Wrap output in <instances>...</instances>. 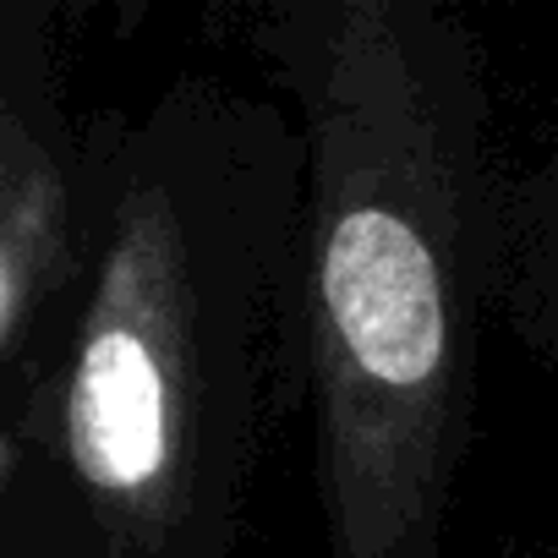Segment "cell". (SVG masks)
<instances>
[{
	"label": "cell",
	"mask_w": 558,
	"mask_h": 558,
	"mask_svg": "<svg viewBox=\"0 0 558 558\" xmlns=\"http://www.w3.org/2000/svg\"><path fill=\"white\" fill-rule=\"evenodd\" d=\"M252 56L302 132L279 351L329 558H444L514 192L482 45L438 0H279Z\"/></svg>",
	"instance_id": "obj_1"
},
{
	"label": "cell",
	"mask_w": 558,
	"mask_h": 558,
	"mask_svg": "<svg viewBox=\"0 0 558 558\" xmlns=\"http://www.w3.org/2000/svg\"><path fill=\"white\" fill-rule=\"evenodd\" d=\"M296 208L286 99L186 72L126 116L66 345L0 422V558H230Z\"/></svg>",
	"instance_id": "obj_2"
},
{
	"label": "cell",
	"mask_w": 558,
	"mask_h": 558,
	"mask_svg": "<svg viewBox=\"0 0 558 558\" xmlns=\"http://www.w3.org/2000/svg\"><path fill=\"white\" fill-rule=\"evenodd\" d=\"M126 116L77 121L66 105L56 12L0 7V422L45 389L105 219Z\"/></svg>",
	"instance_id": "obj_3"
},
{
	"label": "cell",
	"mask_w": 558,
	"mask_h": 558,
	"mask_svg": "<svg viewBox=\"0 0 558 558\" xmlns=\"http://www.w3.org/2000/svg\"><path fill=\"white\" fill-rule=\"evenodd\" d=\"M504 318L558 384V132L509 192Z\"/></svg>",
	"instance_id": "obj_4"
}]
</instances>
